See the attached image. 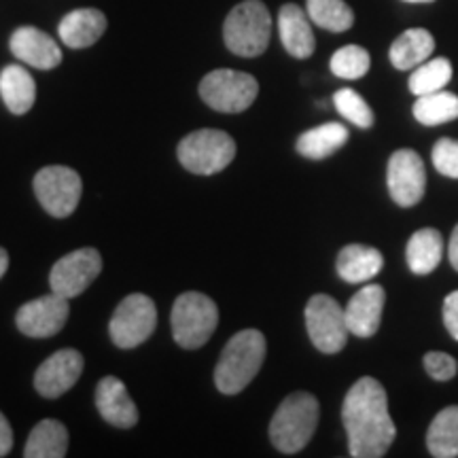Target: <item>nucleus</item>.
I'll use <instances>...</instances> for the list:
<instances>
[{
  "instance_id": "nucleus-1",
  "label": "nucleus",
  "mask_w": 458,
  "mask_h": 458,
  "mask_svg": "<svg viewBox=\"0 0 458 458\" xmlns=\"http://www.w3.org/2000/svg\"><path fill=\"white\" fill-rule=\"evenodd\" d=\"M342 422L348 435V450L354 458L385 456L397 437L385 386L369 376L360 377L348 391L342 405Z\"/></svg>"
},
{
  "instance_id": "nucleus-2",
  "label": "nucleus",
  "mask_w": 458,
  "mask_h": 458,
  "mask_svg": "<svg viewBox=\"0 0 458 458\" xmlns=\"http://www.w3.org/2000/svg\"><path fill=\"white\" fill-rule=\"evenodd\" d=\"M266 359V337L257 329L238 331L223 348L215 385L223 394H238L259 374Z\"/></svg>"
},
{
  "instance_id": "nucleus-3",
  "label": "nucleus",
  "mask_w": 458,
  "mask_h": 458,
  "mask_svg": "<svg viewBox=\"0 0 458 458\" xmlns=\"http://www.w3.org/2000/svg\"><path fill=\"white\" fill-rule=\"evenodd\" d=\"M318 425V401L310 393H293L283 399L270 422V439L283 454H297L310 444Z\"/></svg>"
},
{
  "instance_id": "nucleus-4",
  "label": "nucleus",
  "mask_w": 458,
  "mask_h": 458,
  "mask_svg": "<svg viewBox=\"0 0 458 458\" xmlns=\"http://www.w3.org/2000/svg\"><path fill=\"white\" fill-rule=\"evenodd\" d=\"M272 37V17L261 0H244L229 11L223 38L232 54L257 57L267 49Z\"/></svg>"
},
{
  "instance_id": "nucleus-5",
  "label": "nucleus",
  "mask_w": 458,
  "mask_h": 458,
  "mask_svg": "<svg viewBox=\"0 0 458 458\" xmlns=\"http://www.w3.org/2000/svg\"><path fill=\"white\" fill-rule=\"evenodd\" d=\"M172 335L181 348L196 351L204 346L219 325V308L208 295L189 291L172 306Z\"/></svg>"
},
{
  "instance_id": "nucleus-6",
  "label": "nucleus",
  "mask_w": 458,
  "mask_h": 458,
  "mask_svg": "<svg viewBox=\"0 0 458 458\" xmlns=\"http://www.w3.org/2000/svg\"><path fill=\"white\" fill-rule=\"evenodd\" d=\"M236 157V142L221 130H198L179 145V159L189 172L210 176L225 170Z\"/></svg>"
},
{
  "instance_id": "nucleus-7",
  "label": "nucleus",
  "mask_w": 458,
  "mask_h": 458,
  "mask_svg": "<svg viewBox=\"0 0 458 458\" xmlns=\"http://www.w3.org/2000/svg\"><path fill=\"white\" fill-rule=\"evenodd\" d=\"M259 94V83L253 74L229 71L208 72L199 83V96L210 108L221 113H242L253 105Z\"/></svg>"
},
{
  "instance_id": "nucleus-8",
  "label": "nucleus",
  "mask_w": 458,
  "mask_h": 458,
  "mask_svg": "<svg viewBox=\"0 0 458 458\" xmlns=\"http://www.w3.org/2000/svg\"><path fill=\"white\" fill-rule=\"evenodd\" d=\"M306 329L314 346L325 354L340 352L348 342L346 312L334 297L329 295H314L306 306Z\"/></svg>"
},
{
  "instance_id": "nucleus-9",
  "label": "nucleus",
  "mask_w": 458,
  "mask_h": 458,
  "mask_svg": "<svg viewBox=\"0 0 458 458\" xmlns=\"http://www.w3.org/2000/svg\"><path fill=\"white\" fill-rule=\"evenodd\" d=\"M83 182L79 172L68 165H47L34 176V193L51 216L64 219L72 215L81 199Z\"/></svg>"
},
{
  "instance_id": "nucleus-10",
  "label": "nucleus",
  "mask_w": 458,
  "mask_h": 458,
  "mask_svg": "<svg viewBox=\"0 0 458 458\" xmlns=\"http://www.w3.org/2000/svg\"><path fill=\"white\" fill-rule=\"evenodd\" d=\"M157 325V308L151 297L128 295L114 310L108 331L119 348H136L153 335Z\"/></svg>"
},
{
  "instance_id": "nucleus-11",
  "label": "nucleus",
  "mask_w": 458,
  "mask_h": 458,
  "mask_svg": "<svg viewBox=\"0 0 458 458\" xmlns=\"http://www.w3.org/2000/svg\"><path fill=\"white\" fill-rule=\"evenodd\" d=\"M102 272V257L96 249H79L72 250L55 261L51 267L49 284L51 291L57 295L71 297L81 295L88 286L98 278Z\"/></svg>"
},
{
  "instance_id": "nucleus-12",
  "label": "nucleus",
  "mask_w": 458,
  "mask_h": 458,
  "mask_svg": "<svg viewBox=\"0 0 458 458\" xmlns=\"http://www.w3.org/2000/svg\"><path fill=\"white\" fill-rule=\"evenodd\" d=\"M388 193L394 204L411 208L420 202L427 189V170L422 157L411 148H399L388 159L386 170Z\"/></svg>"
},
{
  "instance_id": "nucleus-13",
  "label": "nucleus",
  "mask_w": 458,
  "mask_h": 458,
  "mask_svg": "<svg viewBox=\"0 0 458 458\" xmlns=\"http://www.w3.org/2000/svg\"><path fill=\"white\" fill-rule=\"evenodd\" d=\"M68 312H71V306L66 297L51 291V295L24 303L15 314V325L28 337H51L64 327Z\"/></svg>"
},
{
  "instance_id": "nucleus-14",
  "label": "nucleus",
  "mask_w": 458,
  "mask_h": 458,
  "mask_svg": "<svg viewBox=\"0 0 458 458\" xmlns=\"http://www.w3.org/2000/svg\"><path fill=\"white\" fill-rule=\"evenodd\" d=\"M81 374V352L72 351V348H64V351H57L47 360H43V365L34 374V388L45 399H57L77 385Z\"/></svg>"
},
{
  "instance_id": "nucleus-15",
  "label": "nucleus",
  "mask_w": 458,
  "mask_h": 458,
  "mask_svg": "<svg viewBox=\"0 0 458 458\" xmlns=\"http://www.w3.org/2000/svg\"><path fill=\"white\" fill-rule=\"evenodd\" d=\"M386 293L380 284H365L359 293L348 301L346 306V323L351 334L357 337H371L377 334L385 310Z\"/></svg>"
},
{
  "instance_id": "nucleus-16",
  "label": "nucleus",
  "mask_w": 458,
  "mask_h": 458,
  "mask_svg": "<svg viewBox=\"0 0 458 458\" xmlns=\"http://www.w3.org/2000/svg\"><path fill=\"white\" fill-rule=\"evenodd\" d=\"M96 408L108 425L117 428H130L139 422V408L131 401L128 388L119 377H102L96 388Z\"/></svg>"
},
{
  "instance_id": "nucleus-17",
  "label": "nucleus",
  "mask_w": 458,
  "mask_h": 458,
  "mask_svg": "<svg viewBox=\"0 0 458 458\" xmlns=\"http://www.w3.org/2000/svg\"><path fill=\"white\" fill-rule=\"evenodd\" d=\"M9 45L17 60L41 71H51L62 62V51L54 38L32 26L17 28Z\"/></svg>"
},
{
  "instance_id": "nucleus-18",
  "label": "nucleus",
  "mask_w": 458,
  "mask_h": 458,
  "mask_svg": "<svg viewBox=\"0 0 458 458\" xmlns=\"http://www.w3.org/2000/svg\"><path fill=\"white\" fill-rule=\"evenodd\" d=\"M278 30L284 49L293 57H297V60H306V57L314 54L317 41H314L310 17H308L306 11L297 7V4L289 3L280 9Z\"/></svg>"
},
{
  "instance_id": "nucleus-19",
  "label": "nucleus",
  "mask_w": 458,
  "mask_h": 458,
  "mask_svg": "<svg viewBox=\"0 0 458 458\" xmlns=\"http://www.w3.org/2000/svg\"><path fill=\"white\" fill-rule=\"evenodd\" d=\"M106 30V17L98 9L71 11L57 26L62 43L71 49H85L94 45Z\"/></svg>"
},
{
  "instance_id": "nucleus-20",
  "label": "nucleus",
  "mask_w": 458,
  "mask_h": 458,
  "mask_svg": "<svg viewBox=\"0 0 458 458\" xmlns=\"http://www.w3.org/2000/svg\"><path fill=\"white\" fill-rule=\"evenodd\" d=\"M385 266V257L374 246L348 244L337 255V274L342 280L351 284L365 283L376 278Z\"/></svg>"
},
{
  "instance_id": "nucleus-21",
  "label": "nucleus",
  "mask_w": 458,
  "mask_h": 458,
  "mask_svg": "<svg viewBox=\"0 0 458 458\" xmlns=\"http://www.w3.org/2000/svg\"><path fill=\"white\" fill-rule=\"evenodd\" d=\"M435 49L433 34L425 30V28H410L401 37L394 38L388 51L393 66L397 71H411V68L420 66L431 57Z\"/></svg>"
},
{
  "instance_id": "nucleus-22",
  "label": "nucleus",
  "mask_w": 458,
  "mask_h": 458,
  "mask_svg": "<svg viewBox=\"0 0 458 458\" xmlns=\"http://www.w3.org/2000/svg\"><path fill=\"white\" fill-rule=\"evenodd\" d=\"M410 270L418 276H427L435 267L439 266L444 257V238L437 229L422 227L411 233L408 240V249H405Z\"/></svg>"
},
{
  "instance_id": "nucleus-23",
  "label": "nucleus",
  "mask_w": 458,
  "mask_h": 458,
  "mask_svg": "<svg viewBox=\"0 0 458 458\" xmlns=\"http://www.w3.org/2000/svg\"><path fill=\"white\" fill-rule=\"evenodd\" d=\"M0 96L11 113L24 114L37 100V85L30 72L21 66H7L0 72Z\"/></svg>"
},
{
  "instance_id": "nucleus-24",
  "label": "nucleus",
  "mask_w": 458,
  "mask_h": 458,
  "mask_svg": "<svg viewBox=\"0 0 458 458\" xmlns=\"http://www.w3.org/2000/svg\"><path fill=\"white\" fill-rule=\"evenodd\" d=\"M348 140V128L342 123H323L318 128H312L303 131L297 140V151L300 156L308 159H325L334 156L335 151L346 145Z\"/></svg>"
},
{
  "instance_id": "nucleus-25",
  "label": "nucleus",
  "mask_w": 458,
  "mask_h": 458,
  "mask_svg": "<svg viewBox=\"0 0 458 458\" xmlns=\"http://www.w3.org/2000/svg\"><path fill=\"white\" fill-rule=\"evenodd\" d=\"M68 452V431L57 420H41L32 428L28 437L24 456L26 458H64Z\"/></svg>"
},
{
  "instance_id": "nucleus-26",
  "label": "nucleus",
  "mask_w": 458,
  "mask_h": 458,
  "mask_svg": "<svg viewBox=\"0 0 458 458\" xmlns=\"http://www.w3.org/2000/svg\"><path fill=\"white\" fill-rule=\"evenodd\" d=\"M427 448L435 458L458 456V405H450L433 418L427 431Z\"/></svg>"
},
{
  "instance_id": "nucleus-27",
  "label": "nucleus",
  "mask_w": 458,
  "mask_h": 458,
  "mask_svg": "<svg viewBox=\"0 0 458 458\" xmlns=\"http://www.w3.org/2000/svg\"><path fill=\"white\" fill-rule=\"evenodd\" d=\"M414 117L422 125H444L458 119V96L452 91H433V94L416 96Z\"/></svg>"
},
{
  "instance_id": "nucleus-28",
  "label": "nucleus",
  "mask_w": 458,
  "mask_h": 458,
  "mask_svg": "<svg viewBox=\"0 0 458 458\" xmlns=\"http://www.w3.org/2000/svg\"><path fill=\"white\" fill-rule=\"evenodd\" d=\"M306 13L314 24L329 32H346L354 24V13L344 0H308Z\"/></svg>"
},
{
  "instance_id": "nucleus-29",
  "label": "nucleus",
  "mask_w": 458,
  "mask_h": 458,
  "mask_svg": "<svg viewBox=\"0 0 458 458\" xmlns=\"http://www.w3.org/2000/svg\"><path fill=\"white\" fill-rule=\"evenodd\" d=\"M452 79V64L448 57H433V60L422 62L410 77V91L414 96L433 94V91L444 89Z\"/></svg>"
},
{
  "instance_id": "nucleus-30",
  "label": "nucleus",
  "mask_w": 458,
  "mask_h": 458,
  "mask_svg": "<svg viewBox=\"0 0 458 458\" xmlns=\"http://www.w3.org/2000/svg\"><path fill=\"white\" fill-rule=\"evenodd\" d=\"M331 72L340 79H360L365 77L371 66V57L368 49L359 47V45H346V47L337 49L331 55Z\"/></svg>"
},
{
  "instance_id": "nucleus-31",
  "label": "nucleus",
  "mask_w": 458,
  "mask_h": 458,
  "mask_svg": "<svg viewBox=\"0 0 458 458\" xmlns=\"http://www.w3.org/2000/svg\"><path fill=\"white\" fill-rule=\"evenodd\" d=\"M334 105L337 113L342 114L344 119H348L352 125H357L360 130H368L374 125V111L368 102L363 100V96L354 89H337L334 96Z\"/></svg>"
},
{
  "instance_id": "nucleus-32",
  "label": "nucleus",
  "mask_w": 458,
  "mask_h": 458,
  "mask_svg": "<svg viewBox=\"0 0 458 458\" xmlns=\"http://www.w3.org/2000/svg\"><path fill=\"white\" fill-rule=\"evenodd\" d=\"M433 165L439 174L458 179V140L439 139L433 147Z\"/></svg>"
},
{
  "instance_id": "nucleus-33",
  "label": "nucleus",
  "mask_w": 458,
  "mask_h": 458,
  "mask_svg": "<svg viewBox=\"0 0 458 458\" xmlns=\"http://www.w3.org/2000/svg\"><path fill=\"white\" fill-rule=\"evenodd\" d=\"M427 374L437 382H448L456 376L458 363L448 352H427L425 354Z\"/></svg>"
},
{
  "instance_id": "nucleus-34",
  "label": "nucleus",
  "mask_w": 458,
  "mask_h": 458,
  "mask_svg": "<svg viewBox=\"0 0 458 458\" xmlns=\"http://www.w3.org/2000/svg\"><path fill=\"white\" fill-rule=\"evenodd\" d=\"M444 325L450 331V335L458 342V291L445 297L444 301Z\"/></svg>"
},
{
  "instance_id": "nucleus-35",
  "label": "nucleus",
  "mask_w": 458,
  "mask_h": 458,
  "mask_svg": "<svg viewBox=\"0 0 458 458\" xmlns=\"http://www.w3.org/2000/svg\"><path fill=\"white\" fill-rule=\"evenodd\" d=\"M11 448H13V431L7 418L0 411V456H7Z\"/></svg>"
},
{
  "instance_id": "nucleus-36",
  "label": "nucleus",
  "mask_w": 458,
  "mask_h": 458,
  "mask_svg": "<svg viewBox=\"0 0 458 458\" xmlns=\"http://www.w3.org/2000/svg\"><path fill=\"white\" fill-rule=\"evenodd\" d=\"M448 257H450L452 267L458 272V225L454 227V232H452V238L448 244Z\"/></svg>"
},
{
  "instance_id": "nucleus-37",
  "label": "nucleus",
  "mask_w": 458,
  "mask_h": 458,
  "mask_svg": "<svg viewBox=\"0 0 458 458\" xmlns=\"http://www.w3.org/2000/svg\"><path fill=\"white\" fill-rule=\"evenodd\" d=\"M7 267H9V255H7V250L0 249V278L4 276Z\"/></svg>"
},
{
  "instance_id": "nucleus-38",
  "label": "nucleus",
  "mask_w": 458,
  "mask_h": 458,
  "mask_svg": "<svg viewBox=\"0 0 458 458\" xmlns=\"http://www.w3.org/2000/svg\"><path fill=\"white\" fill-rule=\"evenodd\" d=\"M403 3H411V4H428V3H435V0H403Z\"/></svg>"
}]
</instances>
